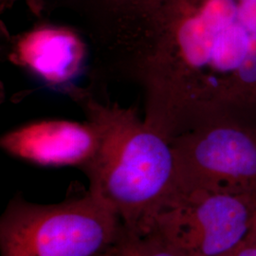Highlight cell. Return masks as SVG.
<instances>
[{"label":"cell","instance_id":"6","mask_svg":"<svg viewBox=\"0 0 256 256\" xmlns=\"http://www.w3.org/2000/svg\"><path fill=\"white\" fill-rule=\"evenodd\" d=\"M10 156L41 167H77L84 171L99 146L90 122L43 120L16 128L1 138Z\"/></svg>","mask_w":256,"mask_h":256},{"label":"cell","instance_id":"7","mask_svg":"<svg viewBox=\"0 0 256 256\" xmlns=\"http://www.w3.org/2000/svg\"><path fill=\"white\" fill-rule=\"evenodd\" d=\"M86 46L72 28L41 24L19 39L14 52L18 63L55 88H70L82 72Z\"/></svg>","mask_w":256,"mask_h":256},{"label":"cell","instance_id":"9","mask_svg":"<svg viewBox=\"0 0 256 256\" xmlns=\"http://www.w3.org/2000/svg\"><path fill=\"white\" fill-rule=\"evenodd\" d=\"M224 256H256V245L247 238Z\"/></svg>","mask_w":256,"mask_h":256},{"label":"cell","instance_id":"2","mask_svg":"<svg viewBox=\"0 0 256 256\" xmlns=\"http://www.w3.org/2000/svg\"><path fill=\"white\" fill-rule=\"evenodd\" d=\"M74 96L99 136L98 150L82 171L88 191L113 210L124 229L146 234L178 194L171 140L133 110L101 104L84 90Z\"/></svg>","mask_w":256,"mask_h":256},{"label":"cell","instance_id":"3","mask_svg":"<svg viewBox=\"0 0 256 256\" xmlns=\"http://www.w3.org/2000/svg\"><path fill=\"white\" fill-rule=\"evenodd\" d=\"M122 230L118 216L88 190L50 204L16 196L0 218V256H93Z\"/></svg>","mask_w":256,"mask_h":256},{"label":"cell","instance_id":"10","mask_svg":"<svg viewBox=\"0 0 256 256\" xmlns=\"http://www.w3.org/2000/svg\"><path fill=\"white\" fill-rule=\"evenodd\" d=\"M16 0H1L2 8L14 3ZM27 5L28 10L36 16H40L42 12L45 9L46 5V0H23Z\"/></svg>","mask_w":256,"mask_h":256},{"label":"cell","instance_id":"8","mask_svg":"<svg viewBox=\"0 0 256 256\" xmlns=\"http://www.w3.org/2000/svg\"><path fill=\"white\" fill-rule=\"evenodd\" d=\"M116 246L119 256H187L155 230L138 234L122 228Z\"/></svg>","mask_w":256,"mask_h":256},{"label":"cell","instance_id":"12","mask_svg":"<svg viewBox=\"0 0 256 256\" xmlns=\"http://www.w3.org/2000/svg\"><path fill=\"white\" fill-rule=\"evenodd\" d=\"M248 238L256 245V214L254 222H252V228H250V230L248 232Z\"/></svg>","mask_w":256,"mask_h":256},{"label":"cell","instance_id":"4","mask_svg":"<svg viewBox=\"0 0 256 256\" xmlns=\"http://www.w3.org/2000/svg\"><path fill=\"white\" fill-rule=\"evenodd\" d=\"M171 144L178 194L256 192V128L214 122L176 136Z\"/></svg>","mask_w":256,"mask_h":256},{"label":"cell","instance_id":"5","mask_svg":"<svg viewBox=\"0 0 256 256\" xmlns=\"http://www.w3.org/2000/svg\"><path fill=\"white\" fill-rule=\"evenodd\" d=\"M256 214V192L182 194L151 230L187 256H224L248 238Z\"/></svg>","mask_w":256,"mask_h":256},{"label":"cell","instance_id":"11","mask_svg":"<svg viewBox=\"0 0 256 256\" xmlns=\"http://www.w3.org/2000/svg\"><path fill=\"white\" fill-rule=\"evenodd\" d=\"M93 256H119L116 243L113 246H111L108 248H106V250H102L101 252H99V254H97Z\"/></svg>","mask_w":256,"mask_h":256},{"label":"cell","instance_id":"1","mask_svg":"<svg viewBox=\"0 0 256 256\" xmlns=\"http://www.w3.org/2000/svg\"><path fill=\"white\" fill-rule=\"evenodd\" d=\"M137 52L150 110L174 136L256 128V0H149Z\"/></svg>","mask_w":256,"mask_h":256}]
</instances>
